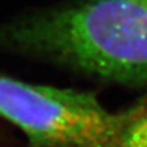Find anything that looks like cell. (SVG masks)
<instances>
[{"label": "cell", "instance_id": "cell-1", "mask_svg": "<svg viewBox=\"0 0 147 147\" xmlns=\"http://www.w3.org/2000/svg\"><path fill=\"white\" fill-rule=\"evenodd\" d=\"M0 51L147 89V0H66L0 22Z\"/></svg>", "mask_w": 147, "mask_h": 147}, {"label": "cell", "instance_id": "cell-3", "mask_svg": "<svg viewBox=\"0 0 147 147\" xmlns=\"http://www.w3.org/2000/svg\"><path fill=\"white\" fill-rule=\"evenodd\" d=\"M121 115L116 147H147V89L137 101L121 110Z\"/></svg>", "mask_w": 147, "mask_h": 147}, {"label": "cell", "instance_id": "cell-2", "mask_svg": "<svg viewBox=\"0 0 147 147\" xmlns=\"http://www.w3.org/2000/svg\"><path fill=\"white\" fill-rule=\"evenodd\" d=\"M0 117L31 147H116L121 111H110L92 92L0 75Z\"/></svg>", "mask_w": 147, "mask_h": 147}]
</instances>
